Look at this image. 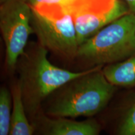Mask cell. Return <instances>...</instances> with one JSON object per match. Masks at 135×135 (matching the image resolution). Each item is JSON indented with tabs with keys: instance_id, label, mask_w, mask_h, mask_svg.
Returning a JSON list of instances; mask_svg holds the SVG:
<instances>
[{
	"instance_id": "5",
	"label": "cell",
	"mask_w": 135,
	"mask_h": 135,
	"mask_svg": "<svg viewBox=\"0 0 135 135\" xmlns=\"http://www.w3.org/2000/svg\"><path fill=\"white\" fill-rule=\"evenodd\" d=\"M31 7L23 0H8L0 6V29L6 47V65L14 70L25 52L30 35Z\"/></svg>"
},
{
	"instance_id": "11",
	"label": "cell",
	"mask_w": 135,
	"mask_h": 135,
	"mask_svg": "<svg viewBox=\"0 0 135 135\" xmlns=\"http://www.w3.org/2000/svg\"><path fill=\"white\" fill-rule=\"evenodd\" d=\"M12 94L7 88L0 89V135L9 134L11 128Z\"/></svg>"
},
{
	"instance_id": "7",
	"label": "cell",
	"mask_w": 135,
	"mask_h": 135,
	"mask_svg": "<svg viewBox=\"0 0 135 135\" xmlns=\"http://www.w3.org/2000/svg\"><path fill=\"white\" fill-rule=\"evenodd\" d=\"M37 118L33 125L35 129L40 128L43 134L97 135L100 132V126L93 119L78 121L65 117L51 118L43 114H38Z\"/></svg>"
},
{
	"instance_id": "3",
	"label": "cell",
	"mask_w": 135,
	"mask_h": 135,
	"mask_svg": "<svg viewBox=\"0 0 135 135\" xmlns=\"http://www.w3.org/2000/svg\"><path fill=\"white\" fill-rule=\"evenodd\" d=\"M135 53V15L114 20L79 46L76 58L94 66L126 60Z\"/></svg>"
},
{
	"instance_id": "12",
	"label": "cell",
	"mask_w": 135,
	"mask_h": 135,
	"mask_svg": "<svg viewBox=\"0 0 135 135\" xmlns=\"http://www.w3.org/2000/svg\"><path fill=\"white\" fill-rule=\"evenodd\" d=\"M118 134L135 135V102L124 114L118 128Z\"/></svg>"
},
{
	"instance_id": "14",
	"label": "cell",
	"mask_w": 135,
	"mask_h": 135,
	"mask_svg": "<svg viewBox=\"0 0 135 135\" xmlns=\"http://www.w3.org/2000/svg\"><path fill=\"white\" fill-rule=\"evenodd\" d=\"M8 1V0H0V1H1V3L3 2H5V1Z\"/></svg>"
},
{
	"instance_id": "2",
	"label": "cell",
	"mask_w": 135,
	"mask_h": 135,
	"mask_svg": "<svg viewBox=\"0 0 135 135\" xmlns=\"http://www.w3.org/2000/svg\"><path fill=\"white\" fill-rule=\"evenodd\" d=\"M102 67L97 66L91 71L61 87L46 114L53 117H90L102 111L116 89L104 76Z\"/></svg>"
},
{
	"instance_id": "4",
	"label": "cell",
	"mask_w": 135,
	"mask_h": 135,
	"mask_svg": "<svg viewBox=\"0 0 135 135\" xmlns=\"http://www.w3.org/2000/svg\"><path fill=\"white\" fill-rule=\"evenodd\" d=\"M31 10V25L39 43L64 58H76L79 44L72 15L56 5Z\"/></svg>"
},
{
	"instance_id": "9",
	"label": "cell",
	"mask_w": 135,
	"mask_h": 135,
	"mask_svg": "<svg viewBox=\"0 0 135 135\" xmlns=\"http://www.w3.org/2000/svg\"><path fill=\"white\" fill-rule=\"evenodd\" d=\"M101 70L107 80L115 86H135V53L126 60L108 65Z\"/></svg>"
},
{
	"instance_id": "8",
	"label": "cell",
	"mask_w": 135,
	"mask_h": 135,
	"mask_svg": "<svg viewBox=\"0 0 135 135\" xmlns=\"http://www.w3.org/2000/svg\"><path fill=\"white\" fill-rule=\"evenodd\" d=\"M13 110L11 113L10 135H31L35 127L28 121L23 103L21 85L19 81L12 89Z\"/></svg>"
},
{
	"instance_id": "10",
	"label": "cell",
	"mask_w": 135,
	"mask_h": 135,
	"mask_svg": "<svg viewBox=\"0 0 135 135\" xmlns=\"http://www.w3.org/2000/svg\"><path fill=\"white\" fill-rule=\"evenodd\" d=\"M116 0H71L68 13L72 16L90 12L109 9L115 4Z\"/></svg>"
},
{
	"instance_id": "1",
	"label": "cell",
	"mask_w": 135,
	"mask_h": 135,
	"mask_svg": "<svg viewBox=\"0 0 135 135\" xmlns=\"http://www.w3.org/2000/svg\"><path fill=\"white\" fill-rule=\"evenodd\" d=\"M47 55L48 50L39 43L28 53L25 50L17 63L23 103L26 113L31 116L37 115L42 101L50 94L97 66L81 72L70 71L54 66Z\"/></svg>"
},
{
	"instance_id": "6",
	"label": "cell",
	"mask_w": 135,
	"mask_h": 135,
	"mask_svg": "<svg viewBox=\"0 0 135 135\" xmlns=\"http://www.w3.org/2000/svg\"><path fill=\"white\" fill-rule=\"evenodd\" d=\"M128 13L129 9L126 3L117 0L114 8L108 11L86 13L74 16L79 46L106 25Z\"/></svg>"
},
{
	"instance_id": "13",
	"label": "cell",
	"mask_w": 135,
	"mask_h": 135,
	"mask_svg": "<svg viewBox=\"0 0 135 135\" xmlns=\"http://www.w3.org/2000/svg\"><path fill=\"white\" fill-rule=\"evenodd\" d=\"M127 4L129 12L135 15V0H123Z\"/></svg>"
}]
</instances>
